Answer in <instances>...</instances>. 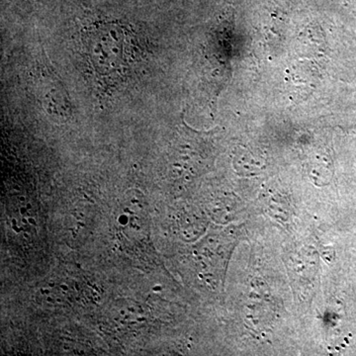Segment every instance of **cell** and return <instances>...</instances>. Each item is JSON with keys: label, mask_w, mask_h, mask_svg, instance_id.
<instances>
[{"label": "cell", "mask_w": 356, "mask_h": 356, "mask_svg": "<svg viewBox=\"0 0 356 356\" xmlns=\"http://www.w3.org/2000/svg\"><path fill=\"white\" fill-rule=\"evenodd\" d=\"M84 41L89 62L99 74H117L130 62L131 37L123 25L106 22L93 26Z\"/></svg>", "instance_id": "obj_1"}, {"label": "cell", "mask_w": 356, "mask_h": 356, "mask_svg": "<svg viewBox=\"0 0 356 356\" xmlns=\"http://www.w3.org/2000/svg\"><path fill=\"white\" fill-rule=\"evenodd\" d=\"M27 209H28L27 207H26V208H24V207L21 208V209H20L21 214H22V215L27 214V213H28Z\"/></svg>", "instance_id": "obj_2"}, {"label": "cell", "mask_w": 356, "mask_h": 356, "mask_svg": "<svg viewBox=\"0 0 356 356\" xmlns=\"http://www.w3.org/2000/svg\"><path fill=\"white\" fill-rule=\"evenodd\" d=\"M29 222H31V224L33 225L36 224V222H35L34 220L32 219V218H29Z\"/></svg>", "instance_id": "obj_3"}, {"label": "cell", "mask_w": 356, "mask_h": 356, "mask_svg": "<svg viewBox=\"0 0 356 356\" xmlns=\"http://www.w3.org/2000/svg\"><path fill=\"white\" fill-rule=\"evenodd\" d=\"M19 201H21V202H25V198L24 197H19Z\"/></svg>", "instance_id": "obj_4"}]
</instances>
